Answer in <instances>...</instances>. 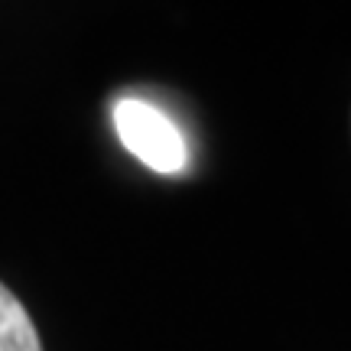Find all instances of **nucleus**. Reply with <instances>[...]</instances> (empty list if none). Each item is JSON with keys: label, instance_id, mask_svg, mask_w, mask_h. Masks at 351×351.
Instances as JSON below:
<instances>
[{"label": "nucleus", "instance_id": "obj_2", "mask_svg": "<svg viewBox=\"0 0 351 351\" xmlns=\"http://www.w3.org/2000/svg\"><path fill=\"white\" fill-rule=\"evenodd\" d=\"M0 351H43L23 302L0 283Z\"/></svg>", "mask_w": 351, "mask_h": 351}, {"label": "nucleus", "instance_id": "obj_1", "mask_svg": "<svg viewBox=\"0 0 351 351\" xmlns=\"http://www.w3.org/2000/svg\"><path fill=\"white\" fill-rule=\"evenodd\" d=\"M114 130L127 150L153 173H182L189 163L186 137L179 134L173 117L156 104L140 98H124L114 104Z\"/></svg>", "mask_w": 351, "mask_h": 351}]
</instances>
